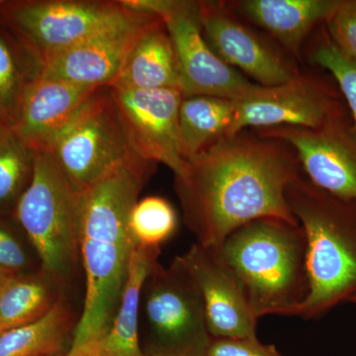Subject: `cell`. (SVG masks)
<instances>
[{"instance_id": "cell-1", "label": "cell", "mask_w": 356, "mask_h": 356, "mask_svg": "<svg viewBox=\"0 0 356 356\" xmlns=\"http://www.w3.org/2000/svg\"><path fill=\"white\" fill-rule=\"evenodd\" d=\"M302 173L289 144L248 129L187 161L184 172L175 177V189L196 243L218 250L254 220L299 225L288 207L286 189Z\"/></svg>"}, {"instance_id": "cell-2", "label": "cell", "mask_w": 356, "mask_h": 356, "mask_svg": "<svg viewBox=\"0 0 356 356\" xmlns=\"http://www.w3.org/2000/svg\"><path fill=\"white\" fill-rule=\"evenodd\" d=\"M156 163L134 159L81 193L79 252L86 297L69 353L96 356L120 304L138 243L130 215Z\"/></svg>"}, {"instance_id": "cell-3", "label": "cell", "mask_w": 356, "mask_h": 356, "mask_svg": "<svg viewBox=\"0 0 356 356\" xmlns=\"http://www.w3.org/2000/svg\"><path fill=\"white\" fill-rule=\"evenodd\" d=\"M286 201L305 234L310 282L296 316L313 320L356 295V201L318 188L304 173L287 187Z\"/></svg>"}, {"instance_id": "cell-4", "label": "cell", "mask_w": 356, "mask_h": 356, "mask_svg": "<svg viewBox=\"0 0 356 356\" xmlns=\"http://www.w3.org/2000/svg\"><path fill=\"white\" fill-rule=\"evenodd\" d=\"M242 282L257 318L296 316L310 292L303 229L282 220H254L218 248Z\"/></svg>"}, {"instance_id": "cell-5", "label": "cell", "mask_w": 356, "mask_h": 356, "mask_svg": "<svg viewBox=\"0 0 356 356\" xmlns=\"http://www.w3.org/2000/svg\"><path fill=\"white\" fill-rule=\"evenodd\" d=\"M81 193L49 152H34V172L13 216L38 257L40 269L65 287L76 270Z\"/></svg>"}, {"instance_id": "cell-6", "label": "cell", "mask_w": 356, "mask_h": 356, "mask_svg": "<svg viewBox=\"0 0 356 356\" xmlns=\"http://www.w3.org/2000/svg\"><path fill=\"white\" fill-rule=\"evenodd\" d=\"M142 311L154 339L149 355L205 356L212 339L205 304L181 257L154 267L143 287Z\"/></svg>"}, {"instance_id": "cell-7", "label": "cell", "mask_w": 356, "mask_h": 356, "mask_svg": "<svg viewBox=\"0 0 356 356\" xmlns=\"http://www.w3.org/2000/svg\"><path fill=\"white\" fill-rule=\"evenodd\" d=\"M46 152L79 193L139 158L129 146L109 88L96 89Z\"/></svg>"}, {"instance_id": "cell-8", "label": "cell", "mask_w": 356, "mask_h": 356, "mask_svg": "<svg viewBox=\"0 0 356 356\" xmlns=\"http://www.w3.org/2000/svg\"><path fill=\"white\" fill-rule=\"evenodd\" d=\"M3 15L13 34L44 65L49 58L135 13L119 0H29L7 4Z\"/></svg>"}, {"instance_id": "cell-9", "label": "cell", "mask_w": 356, "mask_h": 356, "mask_svg": "<svg viewBox=\"0 0 356 356\" xmlns=\"http://www.w3.org/2000/svg\"><path fill=\"white\" fill-rule=\"evenodd\" d=\"M350 119L341 91L321 77L298 72L286 83L259 86L236 100L235 115L228 135L254 129L321 128Z\"/></svg>"}, {"instance_id": "cell-10", "label": "cell", "mask_w": 356, "mask_h": 356, "mask_svg": "<svg viewBox=\"0 0 356 356\" xmlns=\"http://www.w3.org/2000/svg\"><path fill=\"white\" fill-rule=\"evenodd\" d=\"M115 109L136 156L170 168L175 177L186 168L179 139L178 88L126 89L110 86Z\"/></svg>"}, {"instance_id": "cell-11", "label": "cell", "mask_w": 356, "mask_h": 356, "mask_svg": "<svg viewBox=\"0 0 356 356\" xmlns=\"http://www.w3.org/2000/svg\"><path fill=\"white\" fill-rule=\"evenodd\" d=\"M177 56L179 88L184 98L213 96L238 100L259 84L227 64L204 38L199 1H180L163 19Z\"/></svg>"}, {"instance_id": "cell-12", "label": "cell", "mask_w": 356, "mask_h": 356, "mask_svg": "<svg viewBox=\"0 0 356 356\" xmlns=\"http://www.w3.org/2000/svg\"><path fill=\"white\" fill-rule=\"evenodd\" d=\"M257 131L289 144L312 184L337 197L356 201V133L350 119L316 129L284 126Z\"/></svg>"}, {"instance_id": "cell-13", "label": "cell", "mask_w": 356, "mask_h": 356, "mask_svg": "<svg viewBox=\"0 0 356 356\" xmlns=\"http://www.w3.org/2000/svg\"><path fill=\"white\" fill-rule=\"evenodd\" d=\"M203 36L215 53L261 86L286 83L299 70L282 54L243 25L221 2L199 1Z\"/></svg>"}, {"instance_id": "cell-14", "label": "cell", "mask_w": 356, "mask_h": 356, "mask_svg": "<svg viewBox=\"0 0 356 356\" xmlns=\"http://www.w3.org/2000/svg\"><path fill=\"white\" fill-rule=\"evenodd\" d=\"M181 259L202 294L211 337H257L259 318L252 310L242 282L218 250L195 243Z\"/></svg>"}, {"instance_id": "cell-15", "label": "cell", "mask_w": 356, "mask_h": 356, "mask_svg": "<svg viewBox=\"0 0 356 356\" xmlns=\"http://www.w3.org/2000/svg\"><path fill=\"white\" fill-rule=\"evenodd\" d=\"M158 20L161 19L135 13L47 60L41 76L88 88H109L140 33Z\"/></svg>"}, {"instance_id": "cell-16", "label": "cell", "mask_w": 356, "mask_h": 356, "mask_svg": "<svg viewBox=\"0 0 356 356\" xmlns=\"http://www.w3.org/2000/svg\"><path fill=\"white\" fill-rule=\"evenodd\" d=\"M96 89L40 76L26 89L11 130L33 152L48 151Z\"/></svg>"}, {"instance_id": "cell-17", "label": "cell", "mask_w": 356, "mask_h": 356, "mask_svg": "<svg viewBox=\"0 0 356 356\" xmlns=\"http://www.w3.org/2000/svg\"><path fill=\"white\" fill-rule=\"evenodd\" d=\"M337 2L339 0H243L236 2V8L299 57L305 40L317 26L325 24Z\"/></svg>"}, {"instance_id": "cell-18", "label": "cell", "mask_w": 356, "mask_h": 356, "mask_svg": "<svg viewBox=\"0 0 356 356\" xmlns=\"http://www.w3.org/2000/svg\"><path fill=\"white\" fill-rule=\"evenodd\" d=\"M111 86L180 89L177 56L163 20L156 21L143 30Z\"/></svg>"}, {"instance_id": "cell-19", "label": "cell", "mask_w": 356, "mask_h": 356, "mask_svg": "<svg viewBox=\"0 0 356 356\" xmlns=\"http://www.w3.org/2000/svg\"><path fill=\"white\" fill-rule=\"evenodd\" d=\"M159 254L161 247L138 243L131 259L118 310L96 356L146 355L139 341L140 301L145 282L159 264Z\"/></svg>"}, {"instance_id": "cell-20", "label": "cell", "mask_w": 356, "mask_h": 356, "mask_svg": "<svg viewBox=\"0 0 356 356\" xmlns=\"http://www.w3.org/2000/svg\"><path fill=\"white\" fill-rule=\"evenodd\" d=\"M67 287L40 269L4 275L0 285V334L32 324L53 310Z\"/></svg>"}, {"instance_id": "cell-21", "label": "cell", "mask_w": 356, "mask_h": 356, "mask_svg": "<svg viewBox=\"0 0 356 356\" xmlns=\"http://www.w3.org/2000/svg\"><path fill=\"white\" fill-rule=\"evenodd\" d=\"M236 100L213 96H192L179 107V139L182 156L191 161L228 135L235 115Z\"/></svg>"}, {"instance_id": "cell-22", "label": "cell", "mask_w": 356, "mask_h": 356, "mask_svg": "<svg viewBox=\"0 0 356 356\" xmlns=\"http://www.w3.org/2000/svg\"><path fill=\"white\" fill-rule=\"evenodd\" d=\"M79 317L67 296L32 324L0 334V356H54L60 353Z\"/></svg>"}, {"instance_id": "cell-23", "label": "cell", "mask_w": 356, "mask_h": 356, "mask_svg": "<svg viewBox=\"0 0 356 356\" xmlns=\"http://www.w3.org/2000/svg\"><path fill=\"white\" fill-rule=\"evenodd\" d=\"M42 70L43 63L17 37L0 31V108L11 127L26 89L41 76Z\"/></svg>"}, {"instance_id": "cell-24", "label": "cell", "mask_w": 356, "mask_h": 356, "mask_svg": "<svg viewBox=\"0 0 356 356\" xmlns=\"http://www.w3.org/2000/svg\"><path fill=\"white\" fill-rule=\"evenodd\" d=\"M34 152L11 129L0 135V213H14L31 182Z\"/></svg>"}, {"instance_id": "cell-25", "label": "cell", "mask_w": 356, "mask_h": 356, "mask_svg": "<svg viewBox=\"0 0 356 356\" xmlns=\"http://www.w3.org/2000/svg\"><path fill=\"white\" fill-rule=\"evenodd\" d=\"M130 227L140 245L161 247L177 229V212L166 199L149 196L134 206Z\"/></svg>"}, {"instance_id": "cell-26", "label": "cell", "mask_w": 356, "mask_h": 356, "mask_svg": "<svg viewBox=\"0 0 356 356\" xmlns=\"http://www.w3.org/2000/svg\"><path fill=\"white\" fill-rule=\"evenodd\" d=\"M310 60L327 70L334 77L350 115L351 126L356 133V62L346 57L332 43L325 29L312 49Z\"/></svg>"}, {"instance_id": "cell-27", "label": "cell", "mask_w": 356, "mask_h": 356, "mask_svg": "<svg viewBox=\"0 0 356 356\" xmlns=\"http://www.w3.org/2000/svg\"><path fill=\"white\" fill-rule=\"evenodd\" d=\"M324 25L337 48L356 62V0H339Z\"/></svg>"}, {"instance_id": "cell-28", "label": "cell", "mask_w": 356, "mask_h": 356, "mask_svg": "<svg viewBox=\"0 0 356 356\" xmlns=\"http://www.w3.org/2000/svg\"><path fill=\"white\" fill-rule=\"evenodd\" d=\"M29 257L24 245L8 225L0 220V273L14 275L27 273Z\"/></svg>"}, {"instance_id": "cell-29", "label": "cell", "mask_w": 356, "mask_h": 356, "mask_svg": "<svg viewBox=\"0 0 356 356\" xmlns=\"http://www.w3.org/2000/svg\"><path fill=\"white\" fill-rule=\"evenodd\" d=\"M205 356H284L273 344L252 339H211Z\"/></svg>"}, {"instance_id": "cell-30", "label": "cell", "mask_w": 356, "mask_h": 356, "mask_svg": "<svg viewBox=\"0 0 356 356\" xmlns=\"http://www.w3.org/2000/svg\"><path fill=\"white\" fill-rule=\"evenodd\" d=\"M9 129H11L10 123H9L6 114H4L3 111L0 108V135L6 132Z\"/></svg>"}, {"instance_id": "cell-31", "label": "cell", "mask_w": 356, "mask_h": 356, "mask_svg": "<svg viewBox=\"0 0 356 356\" xmlns=\"http://www.w3.org/2000/svg\"><path fill=\"white\" fill-rule=\"evenodd\" d=\"M54 356H70V355H69V353H63V355H62V353H58V355H56Z\"/></svg>"}, {"instance_id": "cell-32", "label": "cell", "mask_w": 356, "mask_h": 356, "mask_svg": "<svg viewBox=\"0 0 356 356\" xmlns=\"http://www.w3.org/2000/svg\"><path fill=\"white\" fill-rule=\"evenodd\" d=\"M351 303H355L356 304V295H355V296L353 297V298L350 299V301Z\"/></svg>"}, {"instance_id": "cell-33", "label": "cell", "mask_w": 356, "mask_h": 356, "mask_svg": "<svg viewBox=\"0 0 356 356\" xmlns=\"http://www.w3.org/2000/svg\"><path fill=\"white\" fill-rule=\"evenodd\" d=\"M4 274L0 273V285H1L2 280H3Z\"/></svg>"}, {"instance_id": "cell-34", "label": "cell", "mask_w": 356, "mask_h": 356, "mask_svg": "<svg viewBox=\"0 0 356 356\" xmlns=\"http://www.w3.org/2000/svg\"><path fill=\"white\" fill-rule=\"evenodd\" d=\"M145 356H185V355H145Z\"/></svg>"}, {"instance_id": "cell-35", "label": "cell", "mask_w": 356, "mask_h": 356, "mask_svg": "<svg viewBox=\"0 0 356 356\" xmlns=\"http://www.w3.org/2000/svg\"><path fill=\"white\" fill-rule=\"evenodd\" d=\"M2 3H4V2L3 1H0V6H2Z\"/></svg>"}]
</instances>
